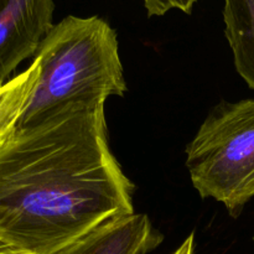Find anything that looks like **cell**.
<instances>
[{
  "label": "cell",
  "instance_id": "1",
  "mask_svg": "<svg viewBox=\"0 0 254 254\" xmlns=\"http://www.w3.org/2000/svg\"><path fill=\"white\" fill-rule=\"evenodd\" d=\"M133 191L109 149L104 107H77L0 139V238L27 254L134 213Z\"/></svg>",
  "mask_w": 254,
  "mask_h": 254
},
{
  "label": "cell",
  "instance_id": "2",
  "mask_svg": "<svg viewBox=\"0 0 254 254\" xmlns=\"http://www.w3.org/2000/svg\"><path fill=\"white\" fill-rule=\"evenodd\" d=\"M37 79L16 129L40 126L77 107H104L127 91L117 34L98 16L68 15L42 40Z\"/></svg>",
  "mask_w": 254,
  "mask_h": 254
},
{
  "label": "cell",
  "instance_id": "3",
  "mask_svg": "<svg viewBox=\"0 0 254 254\" xmlns=\"http://www.w3.org/2000/svg\"><path fill=\"white\" fill-rule=\"evenodd\" d=\"M186 166L201 197L237 217L254 197V99L216 106L186 148Z\"/></svg>",
  "mask_w": 254,
  "mask_h": 254
},
{
  "label": "cell",
  "instance_id": "4",
  "mask_svg": "<svg viewBox=\"0 0 254 254\" xmlns=\"http://www.w3.org/2000/svg\"><path fill=\"white\" fill-rule=\"evenodd\" d=\"M54 0H0V86L54 26Z\"/></svg>",
  "mask_w": 254,
  "mask_h": 254
},
{
  "label": "cell",
  "instance_id": "5",
  "mask_svg": "<svg viewBox=\"0 0 254 254\" xmlns=\"http://www.w3.org/2000/svg\"><path fill=\"white\" fill-rule=\"evenodd\" d=\"M143 213L117 216L49 254H145L161 242Z\"/></svg>",
  "mask_w": 254,
  "mask_h": 254
},
{
  "label": "cell",
  "instance_id": "6",
  "mask_svg": "<svg viewBox=\"0 0 254 254\" xmlns=\"http://www.w3.org/2000/svg\"><path fill=\"white\" fill-rule=\"evenodd\" d=\"M223 21L236 68L254 89V0H225Z\"/></svg>",
  "mask_w": 254,
  "mask_h": 254
},
{
  "label": "cell",
  "instance_id": "7",
  "mask_svg": "<svg viewBox=\"0 0 254 254\" xmlns=\"http://www.w3.org/2000/svg\"><path fill=\"white\" fill-rule=\"evenodd\" d=\"M37 74L39 66L32 61L29 68L0 86V139L16 128Z\"/></svg>",
  "mask_w": 254,
  "mask_h": 254
},
{
  "label": "cell",
  "instance_id": "8",
  "mask_svg": "<svg viewBox=\"0 0 254 254\" xmlns=\"http://www.w3.org/2000/svg\"><path fill=\"white\" fill-rule=\"evenodd\" d=\"M149 16H163L173 9L191 14L197 0H143Z\"/></svg>",
  "mask_w": 254,
  "mask_h": 254
},
{
  "label": "cell",
  "instance_id": "9",
  "mask_svg": "<svg viewBox=\"0 0 254 254\" xmlns=\"http://www.w3.org/2000/svg\"><path fill=\"white\" fill-rule=\"evenodd\" d=\"M0 254H27L22 251H20L19 248L14 247L12 245H10L9 242H6L5 240L0 238Z\"/></svg>",
  "mask_w": 254,
  "mask_h": 254
},
{
  "label": "cell",
  "instance_id": "10",
  "mask_svg": "<svg viewBox=\"0 0 254 254\" xmlns=\"http://www.w3.org/2000/svg\"><path fill=\"white\" fill-rule=\"evenodd\" d=\"M192 252H193V235H191L186 238L185 242L179 247V250L174 254H192Z\"/></svg>",
  "mask_w": 254,
  "mask_h": 254
}]
</instances>
